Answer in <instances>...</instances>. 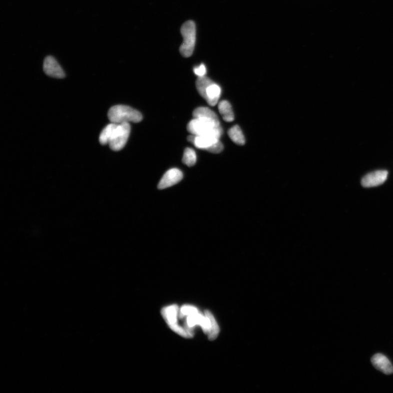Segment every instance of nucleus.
<instances>
[{
    "mask_svg": "<svg viewBox=\"0 0 393 393\" xmlns=\"http://www.w3.org/2000/svg\"><path fill=\"white\" fill-rule=\"evenodd\" d=\"M197 156L194 150L191 148H186L184 151L183 162L187 166L192 167L195 165Z\"/></svg>",
    "mask_w": 393,
    "mask_h": 393,
    "instance_id": "nucleus-16",
    "label": "nucleus"
},
{
    "mask_svg": "<svg viewBox=\"0 0 393 393\" xmlns=\"http://www.w3.org/2000/svg\"><path fill=\"white\" fill-rule=\"evenodd\" d=\"M44 71L46 75L56 78H63L65 73L54 57H46L43 63Z\"/></svg>",
    "mask_w": 393,
    "mask_h": 393,
    "instance_id": "nucleus-8",
    "label": "nucleus"
},
{
    "mask_svg": "<svg viewBox=\"0 0 393 393\" xmlns=\"http://www.w3.org/2000/svg\"><path fill=\"white\" fill-rule=\"evenodd\" d=\"M188 141L195 145L196 148L208 151L212 146L220 141V138L214 136H196L191 134L187 137Z\"/></svg>",
    "mask_w": 393,
    "mask_h": 393,
    "instance_id": "nucleus-9",
    "label": "nucleus"
},
{
    "mask_svg": "<svg viewBox=\"0 0 393 393\" xmlns=\"http://www.w3.org/2000/svg\"><path fill=\"white\" fill-rule=\"evenodd\" d=\"M228 135L232 141L239 145H243L245 143V139L243 132L240 128L237 126H234L228 131Z\"/></svg>",
    "mask_w": 393,
    "mask_h": 393,
    "instance_id": "nucleus-14",
    "label": "nucleus"
},
{
    "mask_svg": "<svg viewBox=\"0 0 393 393\" xmlns=\"http://www.w3.org/2000/svg\"><path fill=\"white\" fill-rule=\"evenodd\" d=\"M372 363L375 368L386 375L393 374V366L390 360L385 355L378 354L372 359Z\"/></svg>",
    "mask_w": 393,
    "mask_h": 393,
    "instance_id": "nucleus-11",
    "label": "nucleus"
},
{
    "mask_svg": "<svg viewBox=\"0 0 393 393\" xmlns=\"http://www.w3.org/2000/svg\"><path fill=\"white\" fill-rule=\"evenodd\" d=\"M196 87L199 94L211 106L218 104L221 93V88L218 84L204 76L198 78Z\"/></svg>",
    "mask_w": 393,
    "mask_h": 393,
    "instance_id": "nucleus-3",
    "label": "nucleus"
},
{
    "mask_svg": "<svg viewBox=\"0 0 393 393\" xmlns=\"http://www.w3.org/2000/svg\"><path fill=\"white\" fill-rule=\"evenodd\" d=\"M181 32L183 37L180 51L185 57L191 56L194 51L196 39V28L195 23L192 21H186L181 28Z\"/></svg>",
    "mask_w": 393,
    "mask_h": 393,
    "instance_id": "nucleus-4",
    "label": "nucleus"
},
{
    "mask_svg": "<svg viewBox=\"0 0 393 393\" xmlns=\"http://www.w3.org/2000/svg\"><path fill=\"white\" fill-rule=\"evenodd\" d=\"M183 178V174L180 170L177 168L169 169L163 176L158 184V188L160 190L168 188L179 183Z\"/></svg>",
    "mask_w": 393,
    "mask_h": 393,
    "instance_id": "nucleus-7",
    "label": "nucleus"
},
{
    "mask_svg": "<svg viewBox=\"0 0 393 393\" xmlns=\"http://www.w3.org/2000/svg\"><path fill=\"white\" fill-rule=\"evenodd\" d=\"M193 71L198 77H204L207 73V69L204 64H201L200 65L195 67L193 69Z\"/></svg>",
    "mask_w": 393,
    "mask_h": 393,
    "instance_id": "nucleus-17",
    "label": "nucleus"
},
{
    "mask_svg": "<svg viewBox=\"0 0 393 393\" xmlns=\"http://www.w3.org/2000/svg\"><path fill=\"white\" fill-rule=\"evenodd\" d=\"M218 108L220 113L225 121L232 122L234 120V113L230 103L227 101H222L219 103Z\"/></svg>",
    "mask_w": 393,
    "mask_h": 393,
    "instance_id": "nucleus-13",
    "label": "nucleus"
},
{
    "mask_svg": "<svg viewBox=\"0 0 393 393\" xmlns=\"http://www.w3.org/2000/svg\"><path fill=\"white\" fill-rule=\"evenodd\" d=\"M116 125L117 124L111 122V124L104 127L99 138V142H100L102 145L109 144Z\"/></svg>",
    "mask_w": 393,
    "mask_h": 393,
    "instance_id": "nucleus-15",
    "label": "nucleus"
},
{
    "mask_svg": "<svg viewBox=\"0 0 393 393\" xmlns=\"http://www.w3.org/2000/svg\"><path fill=\"white\" fill-rule=\"evenodd\" d=\"M130 132L131 126L129 123L117 124L108 144L110 149L117 151L124 148Z\"/></svg>",
    "mask_w": 393,
    "mask_h": 393,
    "instance_id": "nucleus-6",
    "label": "nucleus"
},
{
    "mask_svg": "<svg viewBox=\"0 0 393 393\" xmlns=\"http://www.w3.org/2000/svg\"><path fill=\"white\" fill-rule=\"evenodd\" d=\"M111 122L120 124L122 123H138L143 119V116L138 110L124 105H117L111 107L108 113Z\"/></svg>",
    "mask_w": 393,
    "mask_h": 393,
    "instance_id": "nucleus-2",
    "label": "nucleus"
},
{
    "mask_svg": "<svg viewBox=\"0 0 393 393\" xmlns=\"http://www.w3.org/2000/svg\"><path fill=\"white\" fill-rule=\"evenodd\" d=\"M195 119H203L215 121H219L218 116L214 111L207 107H199L193 113Z\"/></svg>",
    "mask_w": 393,
    "mask_h": 393,
    "instance_id": "nucleus-12",
    "label": "nucleus"
},
{
    "mask_svg": "<svg viewBox=\"0 0 393 393\" xmlns=\"http://www.w3.org/2000/svg\"><path fill=\"white\" fill-rule=\"evenodd\" d=\"M179 308L177 305H172L164 308L162 311V315L171 329L181 337L190 338V336L183 326L179 324L178 318Z\"/></svg>",
    "mask_w": 393,
    "mask_h": 393,
    "instance_id": "nucleus-5",
    "label": "nucleus"
},
{
    "mask_svg": "<svg viewBox=\"0 0 393 393\" xmlns=\"http://www.w3.org/2000/svg\"><path fill=\"white\" fill-rule=\"evenodd\" d=\"M187 131L196 136H214L220 138L223 130L220 121L193 119L187 125Z\"/></svg>",
    "mask_w": 393,
    "mask_h": 393,
    "instance_id": "nucleus-1",
    "label": "nucleus"
},
{
    "mask_svg": "<svg viewBox=\"0 0 393 393\" xmlns=\"http://www.w3.org/2000/svg\"><path fill=\"white\" fill-rule=\"evenodd\" d=\"M388 177V172L378 171L369 173L362 180V185L365 187L378 186L385 183Z\"/></svg>",
    "mask_w": 393,
    "mask_h": 393,
    "instance_id": "nucleus-10",
    "label": "nucleus"
}]
</instances>
